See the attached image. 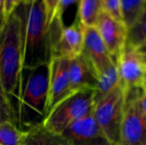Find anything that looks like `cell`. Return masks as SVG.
<instances>
[{
	"instance_id": "cell-15",
	"label": "cell",
	"mask_w": 146,
	"mask_h": 145,
	"mask_svg": "<svg viewBox=\"0 0 146 145\" xmlns=\"http://www.w3.org/2000/svg\"><path fill=\"white\" fill-rule=\"evenodd\" d=\"M119 85V76L115 63L110 65L98 78V83L94 89V103L111 92Z\"/></svg>"
},
{
	"instance_id": "cell-12",
	"label": "cell",
	"mask_w": 146,
	"mask_h": 145,
	"mask_svg": "<svg viewBox=\"0 0 146 145\" xmlns=\"http://www.w3.org/2000/svg\"><path fill=\"white\" fill-rule=\"evenodd\" d=\"M62 135L70 145H112L98 126L92 113L74 123Z\"/></svg>"
},
{
	"instance_id": "cell-4",
	"label": "cell",
	"mask_w": 146,
	"mask_h": 145,
	"mask_svg": "<svg viewBox=\"0 0 146 145\" xmlns=\"http://www.w3.org/2000/svg\"><path fill=\"white\" fill-rule=\"evenodd\" d=\"M94 104L93 89L77 91L55 105L49 111L43 125L54 133L62 134L74 123L92 114Z\"/></svg>"
},
{
	"instance_id": "cell-13",
	"label": "cell",
	"mask_w": 146,
	"mask_h": 145,
	"mask_svg": "<svg viewBox=\"0 0 146 145\" xmlns=\"http://www.w3.org/2000/svg\"><path fill=\"white\" fill-rule=\"evenodd\" d=\"M69 80L72 93L83 89H95L98 76L83 54L70 59Z\"/></svg>"
},
{
	"instance_id": "cell-27",
	"label": "cell",
	"mask_w": 146,
	"mask_h": 145,
	"mask_svg": "<svg viewBox=\"0 0 146 145\" xmlns=\"http://www.w3.org/2000/svg\"><path fill=\"white\" fill-rule=\"evenodd\" d=\"M142 87L143 89L146 91V68L145 71V75H144V79H143V82H142Z\"/></svg>"
},
{
	"instance_id": "cell-7",
	"label": "cell",
	"mask_w": 146,
	"mask_h": 145,
	"mask_svg": "<svg viewBox=\"0 0 146 145\" xmlns=\"http://www.w3.org/2000/svg\"><path fill=\"white\" fill-rule=\"evenodd\" d=\"M50 37L51 58L72 59L82 54L84 31L79 21L69 26H64L62 19L54 17L50 24Z\"/></svg>"
},
{
	"instance_id": "cell-22",
	"label": "cell",
	"mask_w": 146,
	"mask_h": 145,
	"mask_svg": "<svg viewBox=\"0 0 146 145\" xmlns=\"http://www.w3.org/2000/svg\"><path fill=\"white\" fill-rule=\"evenodd\" d=\"M26 0H4L3 5V16L5 23L9 20V16L15 12V10Z\"/></svg>"
},
{
	"instance_id": "cell-18",
	"label": "cell",
	"mask_w": 146,
	"mask_h": 145,
	"mask_svg": "<svg viewBox=\"0 0 146 145\" xmlns=\"http://www.w3.org/2000/svg\"><path fill=\"white\" fill-rule=\"evenodd\" d=\"M26 132L14 122H0V145H22Z\"/></svg>"
},
{
	"instance_id": "cell-11",
	"label": "cell",
	"mask_w": 146,
	"mask_h": 145,
	"mask_svg": "<svg viewBox=\"0 0 146 145\" xmlns=\"http://www.w3.org/2000/svg\"><path fill=\"white\" fill-rule=\"evenodd\" d=\"M84 45L82 54L88 60L98 78L112 63H115L95 27L83 26Z\"/></svg>"
},
{
	"instance_id": "cell-16",
	"label": "cell",
	"mask_w": 146,
	"mask_h": 145,
	"mask_svg": "<svg viewBox=\"0 0 146 145\" xmlns=\"http://www.w3.org/2000/svg\"><path fill=\"white\" fill-rule=\"evenodd\" d=\"M104 12L101 0H80L78 21L84 26L94 27Z\"/></svg>"
},
{
	"instance_id": "cell-10",
	"label": "cell",
	"mask_w": 146,
	"mask_h": 145,
	"mask_svg": "<svg viewBox=\"0 0 146 145\" xmlns=\"http://www.w3.org/2000/svg\"><path fill=\"white\" fill-rule=\"evenodd\" d=\"M69 66L70 59L68 58L55 57L51 58L49 62L48 113L55 105L72 93L70 91Z\"/></svg>"
},
{
	"instance_id": "cell-2",
	"label": "cell",
	"mask_w": 146,
	"mask_h": 145,
	"mask_svg": "<svg viewBox=\"0 0 146 145\" xmlns=\"http://www.w3.org/2000/svg\"><path fill=\"white\" fill-rule=\"evenodd\" d=\"M17 9L22 19V69L49 63L50 23L44 0H26Z\"/></svg>"
},
{
	"instance_id": "cell-9",
	"label": "cell",
	"mask_w": 146,
	"mask_h": 145,
	"mask_svg": "<svg viewBox=\"0 0 146 145\" xmlns=\"http://www.w3.org/2000/svg\"><path fill=\"white\" fill-rule=\"evenodd\" d=\"M115 64L119 76V85L124 91L142 86L146 67L134 48L127 44L118 56Z\"/></svg>"
},
{
	"instance_id": "cell-8",
	"label": "cell",
	"mask_w": 146,
	"mask_h": 145,
	"mask_svg": "<svg viewBox=\"0 0 146 145\" xmlns=\"http://www.w3.org/2000/svg\"><path fill=\"white\" fill-rule=\"evenodd\" d=\"M94 27L115 62L127 45V27L123 21L113 18L105 12L100 15Z\"/></svg>"
},
{
	"instance_id": "cell-28",
	"label": "cell",
	"mask_w": 146,
	"mask_h": 145,
	"mask_svg": "<svg viewBox=\"0 0 146 145\" xmlns=\"http://www.w3.org/2000/svg\"><path fill=\"white\" fill-rule=\"evenodd\" d=\"M49 1H50V0H44V3H45V7L48 5V3H49Z\"/></svg>"
},
{
	"instance_id": "cell-24",
	"label": "cell",
	"mask_w": 146,
	"mask_h": 145,
	"mask_svg": "<svg viewBox=\"0 0 146 145\" xmlns=\"http://www.w3.org/2000/svg\"><path fill=\"white\" fill-rule=\"evenodd\" d=\"M138 103H139V109H140L143 115L146 118V91L145 90L139 96V97L138 99Z\"/></svg>"
},
{
	"instance_id": "cell-21",
	"label": "cell",
	"mask_w": 146,
	"mask_h": 145,
	"mask_svg": "<svg viewBox=\"0 0 146 145\" xmlns=\"http://www.w3.org/2000/svg\"><path fill=\"white\" fill-rule=\"evenodd\" d=\"M101 2L104 12L122 21L121 0H101Z\"/></svg>"
},
{
	"instance_id": "cell-17",
	"label": "cell",
	"mask_w": 146,
	"mask_h": 145,
	"mask_svg": "<svg viewBox=\"0 0 146 145\" xmlns=\"http://www.w3.org/2000/svg\"><path fill=\"white\" fill-rule=\"evenodd\" d=\"M146 6V0H121L122 21L130 28L142 14Z\"/></svg>"
},
{
	"instance_id": "cell-3",
	"label": "cell",
	"mask_w": 146,
	"mask_h": 145,
	"mask_svg": "<svg viewBox=\"0 0 146 145\" xmlns=\"http://www.w3.org/2000/svg\"><path fill=\"white\" fill-rule=\"evenodd\" d=\"M49 63L22 69L18 127L24 132L42 125L48 114Z\"/></svg>"
},
{
	"instance_id": "cell-25",
	"label": "cell",
	"mask_w": 146,
	"mask_h": 145,
	"mask_svg": "<svg viewBox=\"0 0 146 145\" xmlns=\"http://www.w3.org/2000/svg\"><path fill=\"white\" fill-rule=\"evenodd\" d=\"M135 50L137 51L138 55L139 56L140 59L146 67V42L135 48Z\"/></svg>"
},
{
	"instance_id": "cell-26",
	"label": "cell",
	"mask_w": 146,
	"mask_h": 145,
	"mask_svg": "<svg viewBox=\"0 0 146 145\" xmlns=\"http://www.w3.org/2000/svg\"><path fill=\"white\" fill-rule=\"evenodd\" d=\"M3 5H4V0H0V37L6 25L3 16Z\"/></svg>"
},
{
	"instance_id": "cell-23",
	"label": "cell",
	"mask_w": 146,
	"mask_h": 145,
	"mask_svg": "<svg viewBox=\"0 0 146 145\" xmlns=\"http://www.w3.org/2000/svg\"><path fill=\"white\" fill-rule=\"evenodd\" d=\"M79 1L80 0H59V3L57 4L56 11L54 13L53 18L58 17L62 20V15H63L64 12L68 9V8H69L71 5H73L76 3H79Z\"/></svg>"
},
{
	"instance_id": "cell-6",
	"label": "cell",
	"mask_w": 146,
	"mask_h": 145,
	"mask_svg": "<svg viewBox=\"0 0 146 145\" xmlns=\"http://www.w3.org/2000/svg\"><path fill=\"white\" fill-rule=\"evenodd\" d=\"M143 91L139 86L124 91L125 110L118 145H146V118L138 103Z\"/></svg>"
},
{
	"instance_id": "cell-19",
	"label": "cell",
	"mask_w": 146,
	"mask_h": 145,
	"mask_svg": "<svg viewBox=\"0 0 146 145\" xmlns=\"http://www.w3.org/2000/svg\"><path fill=\"white\" fill-rule=\"evenodd\" d=\"M146 42V6L135 23L128 28L127 44L137 48Z\"/></svg>"
},
{
	"instance_id": "cell-5",
	"label": "cell",
	"mask_w": 146,
	"mask_h": 145,
	"mask_svg": "<svg viewBox=\"0 0 146 145\" xmlns=\"http://www.w3.org/2000/svg\"><path fill=\"white\" fill-rule=\"evenodd\" d=\"M125 110V92L119 85L94 104L93 118L112 145H118Z\"/></svg>"
},
{
	"instance_id": "cell-14",
	"label": "cell",
	"mask_w": 146,
	"mask_h": 145,
	"mask_svg": "<svg viewBox=\"0 0 146 145\" xmlns=\"http://www.w3.org/2000/svg\"><path fill=\"white\" fill-rule=\"evenodd\" d=\"M22 145H70V144L62 134L54 133L46 129L42 124L26 132Z\"/></svg>"
},
{
	"instance_id": "cell-1",
	"label": "cell",
	"mask_w": 146,
	"mask_h": 145,
	"mask_svg": "<svg viewBox=\"0 0 146 145\" xmlns=\"http://www.w3.org/2000/svg\"><path fill=\"white\" fill-rule=\"evenodd\" d=\"M0 80L18 126L22 81V19L16 9L0 37Z\"/></svg>"
},
{
	"instance_id": "cell-20",
	"label": "cell",
	"mask_w": 146,
	"mask_h": 145,
	"mask_svg": "<svg viewBox=\"0 0 146 145\" xmlns=\"http://www.w3.org/2000/svg\"><path fill=\"white\" fill-rule=\"evenodd\" d=\"M4 121H10L15 124L11 108L9 106L0 80V122Z\"/></svg>"
}]
</instances>
